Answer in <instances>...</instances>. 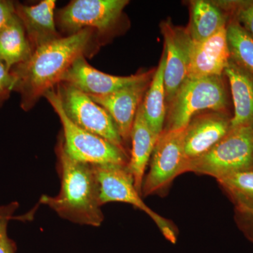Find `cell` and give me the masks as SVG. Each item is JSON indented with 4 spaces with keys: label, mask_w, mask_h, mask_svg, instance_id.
I'll list each match as a JSON object with an SVG mask.
<instances>
[{
    "label": "cell",
    "mask_w": 253,
    "mask_h": 253,
    "mask_svg": "<svg viewBox=\"0 0 253 253\" xmlns=\"http://www.w3.org/2000/svg\"><path fill=\"white\" fill-rule=\"evenodd\" d=\"M99 34L83 30L37 48L30 59L11 70L16 78L14 91L21 106L29 111L48 91L57 85L71 65L81 56H90L99 48Z\"/></svg>",
    "instance_id": "6da1fadb"
},
{
    "label": "cell",
    "mask_w": 253,
    "mask_h": 253,
    "mask_svg": "<svg viewBox=\"0 0 253 253\" xmlns=\"http://www.w3.org/2000/svg\"><path fill=\"white\" fill-rule=\"evenodd\" d=\"M61 188L57 196L43 195L45 205L63 219L81 225L100 226L104 219L99 201V184L94 168L70 158L60 138L56 149Z\"/></svg>",
    "instance_id": "7a4b0ae2"
},
{
    "label": "cell",
    "mask_w": 253,
    "mask_h": 253,
    "mask_svg": "<svg viewBox=\"0 0 253 253\" xmlns=\"http://www.w3.org/2000/svg\"><path fill=\"white\" fill-rule=\"evenodd\" d=\"M169 106L163 131L184 130L195 116L207 110L224 112L227 95L222 78H186Z\"/></svg>",
    "instance_id": "3957f363"
},
{
    "label": "cell",
    "mask_w": 253,
    "mask_h": 253,
    "mask_svg": "<svg viewBox=\"0 0 253 253\" xmlns=\"http://www.w3.org/2000/svg\"><path fill=\"white\" fill-rule=\"evenodd\" d=\"M253 169V127L231 129L206 154L190 161L186 172L216 179L232 173Z\"/></svg>",
    "instance_id": "277c9868"
},
{
    "label": "cell",
    "mask_w": 253,
    "mask_h": 253,
    "mask_svg": "<svg viewBox=\"0 0 253 253\" xmlns=\"http://www.w3.org/2000/svg\"><path fill=\"white\" fill-rule=\"evenodd\" d=\"M63 126V148L70 158L94 166H127V154L101 136L75 125L64 113L54 89L44 94Z\"/></svg>",
    "instance_id": "5b68a950"
},
{
    "label": "cell",
    "mask_w": 253,
    "mask_h": 253,
    "mask_svg": "<svg viewBox=\"0 0 253 253\" xmlns=\"http://www.w3.org/2000/svg\"><path fill=\"white\" fill-rule=\"evenodd\" d=\"M99 184L101 206L111 202L130 204L151 217L156 223L164 237L172 244H176L177 229L172 221L154 212L147 206L134 186L132 176L127 166H94Z\"/></svg>",
    "instance_id": "8992f818"
},
{
    "label": "cell",
    "mask_w": 253,
    "mask_h": 253,
    "mask_svg": "<svg viewBox=\"0 0 253 253\" xmlns=\"http://www.w3.org/2000/svg\"><path fill=\"white\" fill-rule=\"evenodd\" d=\"M56 87L55 91L61 107L75 125L104 138L126 154V144L120 135L113 118L104 108L93 101L89 95L68 83L61 82Z\"/></svg>",
    "instance_id": "52a82bcc"
},
{
    "label": "cell",
    "mask_w": 253,
    "mask_h": 253,
    "mask_svg": "<svg viewBox=\"0 0 253 253\" xmlns=\"http://www.w3.org/2000/svg\"><path fill=\"white\" fill-rule=\"evenodd\" d=\"M184 130L163 131L155 146L141 196L163 194L178 176L186 172Z\"/></svg>",
    "instance_id": "ba28073f"
},
{
    "label": "cell",
    "mask_w": 253,
    "mask_h": 253,
    "mask_svg": "<svg viewBox=\"0 0 253 253\" xmlns=\"http://www.w3.org/2000/svg\"><path fill=\"white\" fill-rule=\"evenodd\" d=\"M126 0H74L56 13V25L68 36L92 29L99 36L117 24Z\"/></svg>",
    "instance_id": "9c48e42d"
},
{
    "label": "cell",
    "mask_w": 253,
    "mask_h": 253,
    "mask_svg": "<svg viewBox=\"0 0 253 253\" xmlns=\"http://www.w3.org/2000/svg\"><path fill=\"white\" fill-rule=\"evenodd\" d=\"M164 38L166 66L164 83L166 103L170 104L187 78L194 41L186 28L174 26L170 19L160 25Z\"/></svg>",
    "instance_id": "30bf717a"
},
{
    "label": "cell",
    "mask_w": 253,
    "mask_h": 253,
    "mask_svg": "<svg viewBox=\"0 0 253 253\" xmlns=\"http://www.w3.org/2000/svg\"><path fill=\"white\" fill-rule=\"evenodd\" d=\"M154 73L151 71L129 76H112L92 67L83 56L73 62L61 82L68 83L84 94L103 96L152 78Z\"/></svg>",
    "instance_id": "8fae6325"
},
{
    "label": "cell",
    "mask_w": 253,
    "mask_h": 253,
    "mask_svg": "<svg viewBox=\"0 0 253 253\" xmlns=\"http://www.w3.org/2000/svg\"><path fill=\"white\" fill-rule=\"evenodd\" d=\"M152 78L126 86L111 94L103 96L89 95L93 101L109 113L125 144L130 139L136 113Z\"/></svg>",
    "instance_id": "7c38bea8"
},
{
    "label": "cell",
    "mask_w": 253,
    "mask_h": 253,
    "mask_svg": "<svg viewBox=\"0 0 253 253\" xmlns=\"http://www.w3.org/2000/svg\"><path fill=\"white\" fill-rule=\"evenodd\" d=\"M230 120L224 113L212 111L196 116L190 121L184 131L187 164L206 154L229 132Z\"/></svg>",
    "instance_id": "4fadbf2b"
},
{
    "label": "cell",
    "mask_w": 253,
    "mask_h": 253,
    "mask_svg": "<svg viewBox=\"0 0 253 253\" xmlns=\"http://www.w3.org/2000/svg\"><path fill=\"white\" fill-rule=\"evenodd\" d=\"M230 59L224 27L204 41L194 42L187 78L221 77Z\"/></svg>",
    "instance_id": "5bb4252c"
},
{
    "label": "cell",
    "mask_w": 253,
    "mask_h": 253,
    "mask_svg": "<svg viewBox=\"0 0 253 253\" xmlns=\"http://www.w3.org/2000/svg\"><path fill=\"white\" fill-rule=\"evenodd\" d=\"M55 5L54 0H43L32 6L15 3L16 16L22 23L33 51L61 38L56 28Z\"/></svg>",
    "instance_id": "9a60e30c"
},
{
    "label": "cell",
    "mask_w": 253,
    "mask_h": 253,
    "mask_svg": "<svg viewBox=\"0 0 253 253\" xmlns=\"http://www.w3.org/2000/svg\"><path fill=\"white\" fill-rule=\"evenodd\" d=\"M158 139L146 123L140 104L131 129V150L127 168L132 176L134 186L141 195L146 167Z\"/></svg>",
    "instance_id": "2e32d148"
},
{
    "label": "cell",
    "mask_w": 253,
    "mask_h": 253,
    "mask_svg": "<svg viewBox=\"0 0 253 253\" xmlns=\"http://www.w3.org/2000/svg\"><path fill=\"white\" fill-rule=\"evenodd\" d=\"M224 74L230 84L234 116L230 120L231 129L241 126L253 127V76L240 67L232 59Z\"/></svg>",
    "instance_id": "e0dca14e"
},
{
    "label": "cell",
    "mask_w": 253,
    "mask_h": 253,
    "mask_svg": "<svg viewBox=\"0 0 253 253\" xmlns=\"http://www.w3.org/2000/svg\"><path fill=\"white\" fill-rule=\"evenodd\" d=\"M166 66V53L163 51L157 69L146 94L141 101V109L146 123L158 137L162 134L167 116L164 71Z\"/></svg>",
    "instance_id": "ac0fdd59"
},
{
    "label": "cell",
    "mask_w": 253,
    "mask_h": 253,
    "mask_svg": "<svg viewBox=\"0 0 253 253\" xmlns=\"http://www.w3.org/2000/svg\"><path fill=\"white\" fill-rule=\"evenodd\" d=\"M33 52L24 27L16 14L0 32V61L11 71L29 59Z\"/></svg>",
    "instance_id": "d6986e66"
},
{
    "label": "cell",
    "mask_w": 253,
    "mask_h": 253,
    "mask_svg": "<svg viewBox=\"0 0 253 253\" xmlns=\"http://www.w3.org/2000/svg\"><path fill=\"white\" fill-rule=\"evenodd\" d=\"M226 15L214 1H191L190 23L186 29L194 42L211 38L221 28L226 27Z\"/></svg>",
    "instance_id": "ffe728a7"
},
{
    "label": "cell",
    "mask_w": 253,
    "mask_h": 253,
    "mask_svg": "<svg viewBox=\"0 0 253 253\" xmlns=\"http://www.w3.org/2000/svg\"><path fill=\"white\" fill-rule=\"evenodd\" d=\"M217 181L230 198L235 212H253V169L232 173Z\"/></svg>",
    "instance_id": "44dd1931"
},
{
    "label": "cell",
    "mask_w": 253,
    "mask_h": 253,
    "mask_svg": "<svg viewBox=\"0 0 253 253\" xmlns=\"http://www.w3.org/2000/svg\"><path fill=\"white\" fill-rule=\"evenodd\" d=\"M231 59L253 76V39L238 21L226 26Z\"/></svg>",
    "instance_id": "7402d4cb"
},
{
    "label": "cell",
    "mask_w": 253,
    "mask_h": 253,
    "mask_svg": "<svg viewBox=\"0 0 253 253\" xmlns=\"http://www.w3.org/2000/svg\"><path fill=\"white\" fill-rule=\"evenodd\" d=\"M18 207L17 203L0 206V253H16L17 246L7 234L8 222Z\"/></svg>",
    "instance_id": "603a6c76"
},
{
    "label": "cell",
    "mask_w": 253,
    "mask_h": 253,
    "mask_svg": "<svg viewBox=\"0 0 253 253\" xmlns=\"http://www.w3.org/2000/svg\"><path fill=\"white\" fill-rule=\"evenodd\" d=\"M16 78L4 63L0 61V105L9 97L14 91Z\"/></svg>",
    "instance_id": "cb8c5ba5"
},
{
    "label": "cell",
    "mask_w": 253,
    "mask_h": 253,
    "mask_svg": "<svg viewBox=\"0 0 253 253\" xmlns=\"http://www.w3.org/2000/svg\"><path fill=\"white\" fill-rule=\"evenodd\" d=\"M238 22L253 39V1L241 5L238 9Z\"/></svg>",
    "instance_id": "d4e9b609"
},
{
    "label": "cell",
    "mask_w": 253,
    "mask_h": 253,
    "mask_svg": "<svg viewBox=\"0 0 253 253\" xmlns=\"http://www.w3.org/2000/svg\"><path fill=\"white\" fill-rule=\"evenodd\" d=\"M234 219L240 231L246 239L253 243V212H235Z\"/></svg>",
    "instance_id": "484cf974"
},
{
    "label": "cell",
    "mask_w": 253,
    "mask_h": 253,
    "mask_svg": "<svg viewBox=\"0 0 253 253\" xmlns=\"http://www.w3.org/2000/svg\"><path fill=\"white\" fill-rule=\"evenodd\" d=\"M16 15L15 3L0 0V32L11 21Z\"/></svg>",
    "instance_id": "4316f807"
}]
</instances>
